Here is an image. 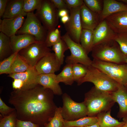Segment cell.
<instances>
[{"instance_id": "obj_37", "label": "cell", "mask_w": 127, "mask_h": 127, "mask_svg": "<svg viewBox=\"0 0 127 127\" xmlns=\"http://www.w3.org/2000/svg\"><path fill=\"white\" fill-rule=\"evenodd\" d=\"M114 40L119 45L122 52L127 55V33L117 34Z\"/></svg>"}, {"instance_id": "obj_20", "label": "cell", "mask_w": 127, "mask_h": 127, "mask_svg": "<svg viewBox=\"0 0 127 127\" xmlns=\"http://www.w3.org/2000/svg\"><path fill=\"white\" fill-rule=\"evenodd\" d=\"M55 73L38 75L37 82L44 87L51 90L55 95H60L63 94L62 89L56 80Z\"/></svg>"}, {"instance_id": "obj_4", "label": "cell", "mask_w": 127, "mask_h": 127, "mask_svg": "<svg viewBox=\"0 0 127 127\" xmlns=\"http://www.w3.org/2000/svg\"><path fill=\"white\" fill-rule=\"evenodd\" d=\"M87 68L86 75L77 82L78 85L88 82L93 83L96 88L102 91L112 92L117 89L119 83L104 72L91 65Z\"/></svg>"}, {"instance_id": "obj_40", "label": "cell", "mask_w": 127, "mask_h": 127, "mask_svg": "<svg viewBox=\"0 0 127 127\" xmlns=\"http://www.w3.org/2000/svg\"><path fill=\"white\" fill-rule=\"evenodd\" d=\"M70 9L71 8H74L81 6L83 3V0H64Z\"/></svg>"}, {"instance_id": "obj_21", "label": "cell", "mask_w": 127, "mask_h": 127, "mask_svg": "<svg viewBox=\"0 0 127 127\" xmlns=\"http://www.w3.org/2000/svg\"><path fill=\"white\" fill-rule=\"evenodd\" d=\"M10 38L12 53L18 52L31 44L38 42L34 36L28 34L15 35Z\"/></svg>"}, {"instance_id": "obj_42", "label": "cell", "mask_w": 127, "mask_h": 127, "mask_svg": "<svg viewBox=\"0 0 127 127\" xmlns=\"http://www.w3.org/2000/svg\"><path fill=\"white\" fill-rule=\"evenodd\" d=\"M8 0H0V17L2 18L6 8Z\"/></svg>"}, {"instance_id": "obj_28", "label": "cell", "mask_w": 127, "mask_h": 127, "mask_svg": "<svg viewBox=\"0 0 127 127\" xmlns=\"http://www.w3.org/2000/svg\"><path fill=\"white\" fill-rule=\"evenodd\" d=\"M30 67L27 63L21 57L18 52L11 67V74L19 73L25 72Z\"/></svg>"}, {"instance_id": "obj_26", "label": "cell", "mask_w": 127, "mask_h": 127, "mask_svg": "<svg viewBox=\"0 0 127 127\" xmlns=\"http://www.w3.org/2000/svg\"><path fill=\"white\" fill-rule=\"evenodd\" d=\"M93 40V31L82 29L80 36V44L88 54L92 50Z\"/></svg>"}, {"instance_id": "obj_47", "label": "cell", "mask_w": 127, "mask_h": 127, "mask_svg": "<svg viewBox=\"0 0 127 127\" xmlns=\"http://www.w3.org/2000/svg\"><path fill=\"white\" fill-rule=\"evenodd\" d=\"M124 59L125 62L127 64V55H124Z\"/></svg>"}, {"instance_id": "obj_45", "label": "cell", "mask_w": 127, "mask_h": 127, "mask_svg": "<svg viewBox=\"0 0 127 127\" xmlns=\"http://www.w3.org/2000/svg\"><path fill=\"white\" fill-rule=\"evenodd\" d=\"M123 119L124 124L121 127H127V117L123 118Z\"/></svg>"}, {"instance_id": "obj_27", "label": "cell", "mask_w": 127, "mask_h": 127, "mask_svg": "<svg viewBox=\"0 0 127 127\" xmlns=\"http://www.w3.org/2000/svg\"><path fill=\"white\" fill-rule=\"evenodd\" d=\"M12 53L10 38L2 32L0 33V60H2Z\"/></svg>"}, {"instance_id": "obj_15", "label": "cell", "mask_w": 127, "mask_h": 127, "mask_svg": "<svg viewBox=\"0 0 127 127\" xmlns=\"http://www.w3.org/2000/svg\"><path fill=\"white\" fill-rule=\"evenodd\" d=\"M105 20L116 33H127V11L112 14Z\"/></svg>"}, {"instance_id": "obj_3", "label": "cell", "mask_w": 127, "mask_h": 127, "mask_svg": "<svg viewBox=\"0 0 127 127\" xmlns=\"http://www.w3.org/2000/svg\"><path fill=\"white\" fill-rule=\"evenodd\" d=\"M94 60L120 64L124 61V55L114 40L93 47L91 51Z\"/></svg>"}, {"instance_id": "obj_38", "label": "cell", "mask_w": 127, "mask_h": 127, "mask_svg": "<svg viewBox=\"0 0 127 127\" xmlns=\"http://www.w3.org/2000/svg\"><path fill=\"white\" fill-rule=\"evenodd\" d=\"M15 110V108L7 106L0 98V112L3 117L9 115Z\"/></svg>"}, {"instance_id": "obj_30", "label": "cell", "mask_w": 127, "mask_h": 127, "mask_svg": "<svg viewBox=\"0 0 127 127\" xmlns=\"http://www.w3.org/2000/svg\"><path fill=\"white\" fill-rule=\"evenodd\" d=\"M64 119L62 114V107H57L54 115L45 127H63Z\"/></svg>"}, {"instance_id": "obj_31", "label": "cell", "mask_w": 127, "mask_h": 127, "mask_svg": "<svg viewBox=\"0 0 127 127\" xmlns=\"http://www.w3.org/2000/svg\"><path fill=\"white\" fill-rule=\"evenodd\" d=\"M18 52L12 53L7 58H5L0 62V74H11V67Z\"/></svg>"}, {"instance_id": "obj_25", "label": "cell", "mask_w": 127, "mask_h": 127, "mask_svg": "<svg viewBox=\"0 0 127 127\" xmlns=\"http://www.w3.org/2000/svg\"><path fill=\"white\" fill-rule=\"evenodd\" d=\"M98 122L96 116H85L73 121L64 120L63 127H85Z\"/></svg>"}, {"instance_id": "obj_9", "label": "cell", "mask_w": 127, "mask_h": 127, "mask_svg": "<svg viewBox=\"0 0 127 127\" xmlns=\"http://www.w3.org/2000/svg\"><path fill=\"white\" fill-rule=\"evenodd\" d=\"M58 10L50 0H43L42 6L35 13L48 31L56 28L59 22Z\"/></svg>"}, {"instance_id": "obj_13", "label": "cell", "mask_w": 127, "mask_h": 127, "mask_svg": "<svg viewBox=\"0 0 127 127\" xmlns=\"http://www.w3.org/2000/svg\"><path fill=\"white\" fill-rule=\"evenodd\" d=\"M93 47L114 40L117 34L105 19L100 22L93 31Z\"/></svg>"}, {"instance_id": "obj_46", "label": "cell", "mask_w": 127, "mask_h": 127, "mask_svg": "<svg viewBox=\"0 0 127 127\" xmlns=\"http://www.w3.org/2000/svg\"><path fill=\"white\" fill-rule=\"evenodd\" d=\"M85 127H100L98 122L92 125L88 126Z\"/></svg>"}, {"instance_id": "obj_49", "label": "cell", "mask_w": 127, "mask_h": 127, "mask_svg": "<svg viewBox=\"0 0 127 127\" xmlns=\"http://www.w3.org/2000/svg\"></svg>"}, {"instance_id": "obj_1", "label": "cell", "mask_w": 127, "mask_h": 127, "mask_svg": "<svg viewBox=\"0 0 127 127\" xmlns=\"http://www.w3.org/2000/svg\"><path fill=\"white\" fill-rule=\"evenodd\" d=\"M50 89L38 84L26 90L12 92L8 100L15 107L17 119L45 127L53 117L57 107Z\"/></svg>"}, {"instance_id": "obj_16", "label": "cell", "mask_w": 127, "mask_h": 127, "mask_svg": "<svg viewBox=\"0 0 127 127\" xmlns=\"http://www.w3.org/2000/svg\"><path fill=\"white\" fill-rule=\"evenodd\" d=\"M80 16L82 29L93 31L100 23L99 15L90 10L84 3L80 7Z\"/></svg>"}, {"instance_id": "obj_11", "label": "cell", "mask_w": 127, "mask_h": 127, "mask_svg": "<svg viewBox=\"0 0 127 127\" xmlns=\"http://www.w3.org/2000/svg\"><path fill=\"white\" fill-rule=\"evenodd\" d=\"M81 6L70 9L69 20L64 24L66 32L70 38L75 42L79 44L80 36L82 29L80 16Z\"/></svg>"}, {"instance_id": "obj_5", "label": "cell", "mask_w": 127, "mask_h": 127, "mask_svg": "<svg viewBox=\"0 0 127 127\" xmlns=\"http://www.w3.org/2000/svg\"><path fill=\"white\" fill-rule=\"evenodd\" d=\"M104 72L119 84L127 85V65L93 60L91 65Z\"/></svg>"}, {"instance_id": "obj_32", "label": "cell", "mask_w": 127, "mask_h": 127, "mask_svg": "<svg viewBox=\"0 0 127 127\" xmlns=\"http://www.w3.org/2000/svg\"><path fill=\"white\" fill-rule=\"evenodd\" d=\"M87 67L80 64L76 63L72 64V70L74 81L77 82L86 74Z\"/></svg>"}, {"instance_id": "obj_29", "label": "cell", "mask_w": 127, "mask_h": 127, "mask_svg": "<svg viewBox=\"0 0 127 127\" xmlns=\"http://www.w3.org/2000/svg\"><path fill=\"white\" fill-rule=\"evenodd\" d=\"M52 47V50L54 52V53L58 61L62 65L64 62V52L69 49L67 45L61 39Z\"/></svg>"}, {"instance_id": "obj_8", "label": "cell", "mask_w": 127, "mask_h": 127, "mask_svg": "<svg viewBox=\"0 0 127 127\" xmlns=\"http://www.w3.org/2000/svg\"><path fill=\"white\" fill-rule=\"evenodd\" d=\"M62 98V114L65 120H75L87 115V108L83 102H76L66 93L63 94Z\"/></svg>"}, {"instance_id": "obj_7", "label": "cell", "mask_w": 127, "mask_h": 127, "mask_svg": "<svg viewBox=\"0 0 127 127\" xmlns=\"http://www.w3.org/2000/svg\"><path fill=\"white\" fill-rule=\"evenodd\" d=\"M61 38L66 43L71 52L70 55L66 58V64L79 63L87 67L92 65V61L80 44L73 41L67 32L61 36Z\"/></svg>"}, {"instance_id": "obj_2", "label": "cell", "mask_w": 127, "mask_h": 127, "mask_svg": "<svg viewBox=\"0 0 127 127\" xmlns=\"http://www.w3.org/2000/svg\"><path fill=\"white\" fill-rule=\"evenodd\" d=\"M111 93L99 90L94 86L85 94L83 102L87 108L88 116H96L100 113L111 110L115 102Z\"/></svg>"}, {"instance_id": "obj_17", "label": "cell", "mask_w": 127, "mask_h": 127, "mask_svg": "<svg viewBox=\"0 0 127 127\" xmlns=\"http://www.w3.org/2000/svg\"><path fill=\"white\" fill-rule=\"evenodd\" d=\"M38 74L34 67H30L25 72L19 73H12L8 76L13 79L20 80L23 85L22 90L33 88L38 84L37 79Z\"/></svg>"}, {"instance_id": "obj_24", "label": "cell", "mask_w": 127, "mask_h": 127, "mask_svg": "<svg viewBox=\"0 0 127 127\" xmlns=\"http://www.w3.org/2000/svg\"><path fill=\"white\" fill-rule=\"evenodd\" d=\"M72 64H66L62 71L56 75V79L59 83L62 82L65 85H71L74 81L72 70Z\"/></svg>"}, {"instance_id": "obj_48", "label": "cell", "mask_w": 127, "mask_h": 127, "mask_svg": "<svg viewBox=\"0 0 127 127\" xmlns=\"http://www.w3.org/2000/svg\"><path fill=\"white\" fill-rule=\"evenodd\" d=\"M118 0L122 1L123 3L127 4V0Z\"/></svg>"}, {"instance_id": "obj_18", "label": "cell", "mask_w": 127, "mask_h": 127, "mask_svg": "<svg viewBox=\"0 0 127 127\" xmlns=\"http://www.w3.org/2000/svg\"><path fill=\"white\" fill-rule=\"evenodd\" d=\"M125 87L119 84L117 89L111 93L112 99L119 106L117 117L120 119L127 117V89Z\"/></svg>"}, {"instance_id": "obj_12", "label": "cell", "mask_w": 127, "mask_h": 127, "mask_svg": "<svg viewBox=\"0 0 127 127\" xmlns=\"http://www.w3.org/2000/svg\"><path fill=\"white\" fill-rule=\"evenodd\" d=\"M61 65L54 53L51 52L41 58L34 67L38 75L55 73Z\"/></svg>"}, {"instance_id": "obj_35", "label": "cell", "mask_w": 127, "mask_h": 127, "mask_svg": "<svg viewBox=\"0 0 127 127\" xmlns=\"http://www.w3.org/2000/svg\"><path fill=\"white\" fill-rule=\"evenodd\" d=\"M17 119L16 110L0 120V127H16Z\"/></svg>"}, {"instance_id": "obj_43", "label": "cell", "mask_w": 127, "mask_h": 127, "mask_svg": "<svg viewBox=\"0 0 127 127\" xmlns=\"http://www.w3.org/2000/svg\"><path fill=\"white\" fill-rule=\"evenodd\" d=\"M70 11L66 9H62L58 10V14L59 17L61 18L68 15Z\"/></svg>"}, {"instance_id": "obj_34", "label": "cell", "mask_w": 127, "mask_h": 127, "mask_svg": "<svg viewBox=\"0 0 127 127\" xmlns=\"http://www.w3.org/2000/svg\"><path fill=\"white\" fill-rule=\"evenodd\" d=\"M84 0L86 5L90 10L100 15L103 8V0Z\"/></svg>"}, {"instance_id": "obj_14", "label": "cell", "mask_w": 127, "mask_h": 127, "mask_svg": "<svg viewBox=\"0 0 127 127\" xmlns=\"http://www.w3.org/2000/svg\"><path fill=\"white\" fill-rule=\"evenodd\" d=\"M25 20L24 16L22 15L0 19V31L10 37L15 35L23 25Z\"/></svg>"}, {"instance_id": "obj_6", "label": "cell", "mask_w": 127, "mask_h": 127, "mask_svg": "<svg viewBox=\"0 0 127 127\" xmlns=\"http://www.w3.org/2000/svg\"><path fill=\"white\" fill-rule=\"evenodd\" d=\"M26 16L24 24L16 34H30L34 36L37 41L44 42L48 31L33 12L28 13Z\"/></svg>"}, {"instance_id": "obj_23", "label": "cell", "mask_w": 127, "mask_h": 127, "mask_svg": "<svg viewBox=\"0 0 127 127\" xmlns=\"http://www.w3.org/2000/svg\"><path fill=\"white\" fill-rule=\"evenodd\" d=\"M111 110L100 113L96 117L100 127H121L124 124L123 121L120 122L112 117Z\"/></svg>"}, {"instance_id": "obj_19", "label": "cell", "mask_w": 127, "mask_h": 127, "mask_svg": "<svg viewBox=\"0 0 127 127\" xmlns=\"http://www.w3.org/2000/svg\"><path fill=\"white\" fill-rule=\"evenodd\" d=\"M127 11V5L115 0H103V8L99 15L100 22L113 14Z\"/></svg>"}, {"instance_id": "obj_39", "label": "cell", "mask_w": 127, "mask_h": 127, "mask_svg": "<svg viewBox=\"0 0 127 127\" xmlns=\"http://www.w3.org/2000/svg\"><path fill=\"white\" fill-rule=\"evenodd\" d=\"M16 127H40V126L30 121H23L17 119Z\"/></svg>"}, {"instance_id": "obj_10", "label": "cell", "mask_w": 127, "mask_h": 127, "mask_svg": "<svg viewBox=\"0 0 127 127\" xmlns=\"http://www.w3.org/2000/svg\"><path fill=\"white\" fill-rule=\"evenodd\" d=\"M51 51L44 42L38 41L31 44L18 53L30 67H35L40 60Z\"/></svg>"}, {"instance_id": "obj_36", "label": "cell", "mask_w": 127, "mask_h": 127, "mask_svg": "<svg viewBox=\"0 0 127 127\" xmlns=\"http://www.w3.org/2000/svg\"><path fill=\"white\" fill-rule=\"evenodd\" d=\"M55 29L48 31L44 42L46 45L48 47H52L61 39L60 33H56L55 31Z\"/></svg>"}, {"instance_id": "obj_41", "label": "cell", "mask_w": 127, "mask_h": 127, "mask_svg": "<svg viewBox=\"0 0 127 127\" xmlns=\"http://www.w3.org/2000/svg\"><path fill=\"white\" fill-rule=\"evenodd\" d=\"M55 7L58 10L66 9L70 11V9L64 0H50Z\"/></svg>"}, {"instance_id": "obj_22", "label": "cell", "mask_w": 127, "mask_h": 127, "mask_svg": "<svg viewBox=\"0 0 127 127\" xmlns=\"http://www.w3.org/2000/svg\"><path fill=\"white\" fill-rule=\"evenodd\" d=\"M24 0H8L6 8L2 16L3 19L15 17L22 15L26 16L27 13L23 9Z\"/></svg>"}, {"instance_id": "obj_33", "label": "cell", "mask_w": 127, "mask_h": 127, "mask_svg": "<svg viewBox=\"0 0 127 127\" xmlns=\"http://www.w3.org/2000/svg\"><path fill=\"white\" fill-rule=\"evenodd\" d=\"M43 0H24L23 9L28 13L36 10H37L41 8Z\"/></svg>"}, {"instance_id": "obj_44", "label": "cell", "mask_w": 127, "mask_h": 127, "mask_svg": "<svg viewBox=\"0 0 127 127\" xmlns=\"http://www.w3.org/2000/svg\"><path fill=\"white\" fill-rule=\"evenodd\" d=\"M70 19V15H67L61 18V22L64 24H66L69 21Z\"/></svg>"}]
</instances>
